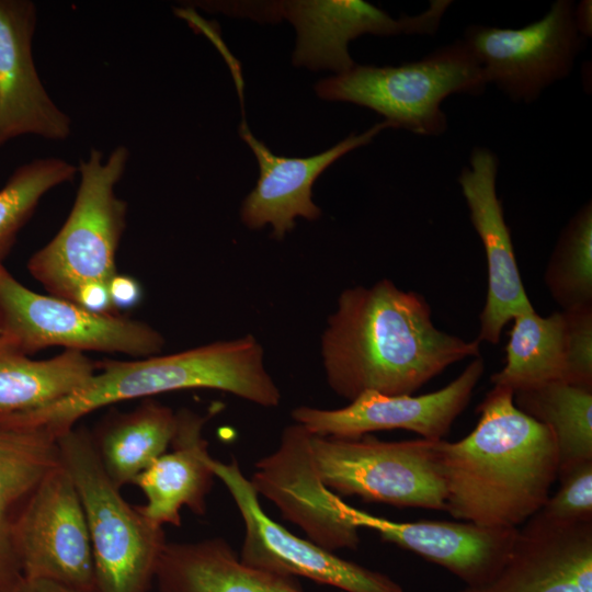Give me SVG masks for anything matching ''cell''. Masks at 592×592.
I'll return each instance as SVG.
<instances>
[{
  "label": "cell",
  "mask_w": 592,
  "mask_h": 592,
  "mask_svg": "<svg viewBox=\"0 0 592 592\" xmlns=\"http://www.w3.org/2000/svg\"><path fill=\"white\" fill-rule=\"evenodd\" d=\"M320 350L329 387L352 401L367 391L412 395L452 364L480 356V341L437 329L422 295L382 278L340 294Z\"/></svg>",
  "instance_id": "1"
},
{
  "label": "cell",
  "mask_w": 592,
  "mask_h": 592,
  "mask_svg": "<svg viewBox=\"0 0 592 592\" xmlns=\"http://www.w3.org/2000/svg\"><path fill=\"white\" fill-rule=\"evenodd\" d=\"M514 391L493 386L477 407L476 428L457 442L437 441L445 512L464 522L519 528L549 498L558 477L555 437L521 411Z\"/></svg>",
  "instance_id": "2"
},
{
  "label": "cell",
  "mask_w": 592,
  "mask_h": 592,
  "mask_svg": "<svg viewBox=\"0 0 592 592\" xmlns=\"http://www.w3.org/2000/svg\"><path fill=\"white\" fill-rule=\"evenodd\" d=\"M195 388L229 392L265 408L281 402V391L265 368L263 348L247 334L169 355L96 362V373L70 397L13 417L23 424L44 426L57 439L102 407Z\"/></svg>",
  "instance_id": "3"
},
{
  "label": "cell",
  "mask_w": 592,
  "mask_h": 592,
  "mask_svg": "<svg viewBox=\"0 0 592 592\" xmlns=\"http://www.w3.org/2000/svg\"><path fill=\"white\" fill-rule=\"evenodd\" d=\"M129 158L121 145L104 161L91 149L78 166L80 182L71 210L55 237L37 250L27 270L49 295L76 304L89 284H110L117 273L116 252L126 227L127 204L115 194Z\"/></svg>",
  "instance_id": "4"
},
{
  "label": "cell",
  "mask_w": 592,
  "mask_h": 592,
  "mask_svg": "<svg viewBox=\"0 0 592 592\" xmlns=\"http://www.w3.org/2000/svg\"><path fill=\"white\" fill-rule=\"evenodd\" d=\"M487 86L478 59L458 38L417 61L384 67L354 65L319 81L315 90L328 101L368 107L392 128L440 136L447 130L442 102L452 94H482Z\"/></svg>",
  "instance_id": "5"
},
{
  "label": "cell",
  "mask_w": 592,
  "mask_h": 592,
  "mask_svg": "<svg viewBox=\"0 0 592 592\" xmlns=\"http://www.w3.org/2000/svg\"><path fill=\"white\" fill-rule=\"evenodd\" d=\"M62 467L80 497L88 524L95 592H148L167 543L163 528L130 505L109 478L91 433L72 428L57 437Z\"/></svg>",
  "instance_id": "6"
},
{
  "label": "cell",
  "mask_w": 592,
  "mask_h": 592,
  "mask_svg": "<svg viewBox=\"0 0 592 592\" xmlns=\"http://www.w3.org/2000/svg\"><path fill=\"white\" fill-rule=\"evenodd\" d=\"M436 444L425 439L387 442L371 435L311 437L319 477L338 496L445 511L446 490Z\"/></svg>",
  "instance_id": "7"
},
{
  "label": "cell",
  "mask_w": 592,
  "mask_h": 592,
  "mask_svg": "<svg viewBox=\"0 0 592 592\" xmlns=\"http://www.w3.org/2000/svg\"><path fill=\"white\" fill-rule=\"evenodd\" d=\"M0 340L25 355L50 346L79 352L158 355L162 334L121 314H95L67 299L38 294L0 265Z\"/></svg>",
  "instance_id": "8"
},
{
  "label": "cell",
  "mask_w": 592,
  "mask_h": 592,
  "mask_svg": "<svg viewBox=\"0 0 592 592\" xmlns=\"http://www.w3.org/2000/svg\"><path fill=\"white\" fill-rule=\"evenodd\" d=\"M451 4L449 0H431L421 13L399 19L362 0L227 1L201 7L258 21L286 19L297 33L293 62L339 75L355 65L349 54L351 41L363 34L433 35Z\"/></svg>",
  "instance_id": "9"
},
{
  "label": "cell",
  "mask_w": 592,
  "mask_h": 592,
  "mask_svg": "<svg viewBox=\"0 0 592 592\" xmlns=\"http://www.w3.org/2000/svg\"><path fill=\"white\" fill-rule=\"evenodd\" d=\"M463 39L486 80L514 102L532 103L568 77L583 47L574 23V2L557 0L538 21L521 29L470 25Z\"/></svg>",
  "instance_id": "10"
},
{
  "label": "cell",
  "mask_w": 592,
  "mask_h": 592,
  "mask_svg": "<svg viewBox=\"0 0 592 592\" xmlns=\"http://www.w3.org/2000/svg\"><path fill=\"white\" fill-rule=\"evenodd\" d=\"M231 494L244 523L240 560L253 568L303 577L345 592H405L389 576L343 559L311 540L297 537L262 509L259 494L236 458L208 460Z\"/></svg>",
  "instance_id": "11"
},
{
  "label": "cell",
  "mask_w": 592,
  "mask_h": 592,
  "mask_svg": "<svg viewBox=\"0 0 592 592\" xmlns=\"http://www.w3.org/2000/svg\"><path fill=\"white\" fill-rule=\"evenodd\" d=\"M23 578L94 590V562L83 506L61 463L24 505L14 528Z\"/></svg>",
  "instance_id": "12"
},
{
  "label": "cell",
  "mask_w": 592,
  "mask_h": 592,
  "mask_svg": "<svg viewBox=\"0 0 592 592\" xmlns=\"http://www.w3.org/2000/svg\"><path fill=\"white\" fill-rule=\"evenodd\" d=\"M483 372L485 362L478 356L457 378L433 392L390 396L367 391L343 408L303 406L295 408L292 417L317 436L357 439L376 431L407 430L439 441L469 403Z\"/></svg>",
  "instance_id": "13"
},
{
  "label": "cell",
  "mask_w": 592,
  "mask_h": 592,
  "mask_svg": "<svg viewBox=\"0 0 592 592\" xmlns=\"http://www.w3.org/2000/svg\"><path fill=\"white\" fill-rule=\"evenodd\" d=\"M311 437L298 423L285 428L280 446L255 464L250 481L258 494L272 501L283 517L298 525L312 543L330 551L356 549L360 528L341 514L335 493L322 483Z\"/></svg>",
  "instance_id": "14"
},
{
  "label": "cell",
  "mask_w": 592,
  "mask_h": 592,
  "mask_svg": "<svg viewBox=\"0 0 592 592\" xmlns=\"http://www.w3.org/2000/svg\"><path fill=\"white\" fill-rule=\"evenodd\" d=\"M499 159L486 147H475L458 183L487 260L488 291L479 320L478 340L497 344L505 325L533 308L516 263L511 232L497 193Z\"/></svg>",
  "instance_id": "15"
},
{
  "label": "cell",
  "mask_w": 592,
  "mask_h": 592,
  "mask_svg": "<svg viewBox=\"0 0 592 592\" xmlns=\"http://www.w3.org/2000/svg\"><path fill=\"white\" fill-rule=\"evenodd\" d=\"M341 514L356 527L373 530L383 540L412 551L457 577L465 587L492 579L508 559L519 528L470 522H397L361 511L334 497Z\"/></svg>",
  "instance_id": "16"
},
{
  "label": "cell",
  "mask_w": 592,
  "mask_h": 592,
  "mask_svg": "<svg viewBox=\"0 0 592 592\" xmlns=\"http://www.w3.org/2000/svg\"><path fill=\"white\" fill-rule=\"evenodd\" d=\"M459 592H592V521L561 523L534 514L519 528L497 574Z\"/></svg>",
  "instance_id": "17"
},
{
  "label": "cell",
  "mask_w": 592,
  "mask_h": 592,
  "mask_svg": "<svg viewBox=\"0 0 592 592\" xmlns=\"http://www.w3.org/2000/svg\"><path fill=\"white\" fill-rule=\"evenodd\" d=\"M392 128L388 121L379 122L362 134H352L333 147L307 158H291L273 153L257 139L246 123L240 136L253 150L260 168L255 187L243 200L240 217L250 229L272 226L273 236L281 239L295 226L298 217L315 220L321 209L312 201L316 179L348 152L368 145L382 130Z\"/></svg>",
  "instance_id": "18"
},
{
  "label": "cell",
  "mask_w": 592,
  "mask_h": 592,
  "mask_svg": "<svg viewBox=\"0 0 592 592\" xmlns=\"http://www.w3.org/2000/svg\"><path fill=\"white\" fill-rule=\"evenodd\" d=\"M35 26L34 2L0 0V147L23 135L50 140L70 135V117L53 102L35 68Z\"/></svg>",
  "instance_id": "19"
},
{
  "label": "cell",
  "mask_w": 592,
  "mask_h": 592,
  "mask_svg": "<svg viewBox=\"0 0 592 592\" xmlns=\"http://www.w3.org/2000/svg\"><path fill=\"white\" fill-rule=\"evenodd\" d=\"M59 464L57 439L47 429L0 413V592H18L24 580L15 524L34 490Z\"/></svg>",
  "instance_id": "20"
},
{
  "label": "cell",
  "mask_w": 592,
  "mask_h": 592,
  "mask_svg": "<svg viewBox=\"0 0 592 592\" xmlns=\"http://www.w3.org/2000/svg\"><path fill=\"white\" fill-rule=\"evenodd\" d=\"M178 420L172 452L158 457L134 481L147 500L146 504L137 506L138 511L160 527L164 524L180 526L183 506L204 515L206 496L215 477L208 464V444L202 436L207 417L181 410Z\"/></svg>",
  "instance_id": "21"
},
{
  "label": "cell",
  "mask_w": 592,
  "mask_h": 592,
  "mask_svg": "<svg viewBox=\"0 0 592 592\" xmlns=\"http://www.w3.org/2000/svg\"><path fill=\"white\" fill-rule=\"evenodd\" d=\"M153 581L158 592H305L297 578L243 563L219 537L167 542Z\"/></svg>",
  "instance_id": "22"
},
{
  "label": "cell",
  "mask_w": 592,
  "mask_h": 592,
  "mask_svg": "<svg viewBox=\"0 0 592 592\" xmlns=\"http://www.w3.org/2000/svg\"><path fill=\"white\" fill-rule=\"evenodd\" d=\"M178 412L151 399L127 412H111L91 433L103 469L117 487L134 483L166 453L178 430Z\"/></svg>",
  "instance_id": "23"
},
{
  "label": "cell",
  "mask_w": 592,
  "mask_h": 592,
  "mask_svg": "<svg viewBox=\"0 0 592 592\" xmlns=\"http://www.w3.org/2000/svg\"><path fill=\"white\" fill-rule=\"evenodd\" d=\"M96 373L83 352L65 350L33 360L0 340V413H29L80 390Z\"/></svg>",
  "instance_id": "24"
},
{
  "label": "cell",
  "mask_w": 592,
  "mask_h": 592,
  "mask_svg": "<svg viewBox=\"0 0 592 592\" xmlns=\"http://www.w3.org/2000/svg\"><path fill=\"white\" fill-rule=\"evenodd\" d=\"M505 346V364L490 380L514 392L566 377V322L563 311L539 316L534 307L513 319Z\"/></svg>",
  "instance_id": "25"
},
{
  "label": "cell",
  "mask_w": 592,
  "mask_h": 592,
  "mask_svg": "<svg viewBox=\"0 0 592 592\" xmlns=\"http://www.w3.org/2000/svg\"><path fill=\"white\" fill-rule=\"evenodd\" d=\"M513 400L521 411L553 433L558 451V476L592 460L591 387L556 380L517 390Z\"/></svg>",
  "instance_id": "26"
},
{
  "label": "cell",
  "mask_w": 592,
  "mask_h": 592,
  "mask_svg": "<svg viewBox=\"0 0 592 592\" xmlns=\"http://www.w3.org/2000/svg\"><path fill=\"white\" fill-rule=\"evenodd\" d=\"M544 282L563 311L592 307V204L585 203L559 235Z\"/></svg>",
  "instance_id": "27"
},
{
  "label": "cell",
  "mask_w": 592,
  "mask_h": 592,
  "mask_svg": "<svg viewBox=\"0 0 592 592\" xmlns=\"http://www.w3.org/2000/svg\"><path fill=\"white\" fill-rule=\"evenodd\" d=\"M77 173L78 167L55 157L32 160L13 171L0 189V265L42 197Z\"/></svg>",
  "instance_id": "28"
},
{
  "label": "cell",
  "mask_w": 592,
  "mask_h": 592,
  "mask_svg": "<svg viewBox=\"0 0 592 592\" xmlns=\"http://www.w3.org/2000/svg\"><path fill=\"white\" fill-rule=\"evenodd\" d=\"M557 479L560 488L537 513L561 523L592 521V460L574 466Z\"/></svg>",
  "instance_id": "29"
},
{
  "label": "cell",
  "mask_w": 592,
  "mask_h": 592,
  "mask_svg": "<svg viewBox=\"0 0 592 592\" xmlns=\"http://www.w3.org/2000/svg\"><path fill=\"white\" fill-rule=\"evenodd\" d=\"M563 314L566 322L565 382L592 388V307L563 311Z\"/></svg>",
  "instance_id": "30"
},
{
  "label": "cell",
  "mask_w": 592,
  "mask_h": 592,
  "mask_svg": "<svg viewBox=\"0 0 592 592\" xmlns=\"http://www.w3.org/2000/svg\"><path fill=\"white\" fill-rule=\"evenodd\" d=\"M115 310H126L137 306L143 297L139 282L129 275L116 273L109 284Z\"/></svg>",
  "instance_id": "31"
},
{
  "label": "cell",
  "mask_w": 592,
  "mask_h": 592,
  "mask_svg": "<svg viewBox=\"0 0 592 592\" xmlns=\"http://www.w3.org/2000/svg\"><path fill=\"white\" fill-rule=\"evenodd\" d=\"M574 23L579 34L583 37L592 35V2L582 0L574 4Z\"/></svg>",
  "instance_id": "32"
},
{
  "label": "cell",
  "mask_w": 592,
  "mask_h": 592,
  "mask_svg": "<svg viewBox=\"0 0 592 592\" xmlns=\"http://www.w3.org/2000/svg\"><path fill=\"white\" fill-rule=\"evenodd\" d=\"M18 592H95L94 590H78L42 580L24 579Z\"/></svg>",
  "instance_id": "33"
}]
</instances>
